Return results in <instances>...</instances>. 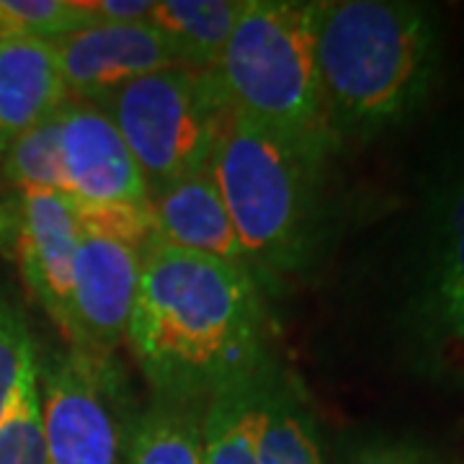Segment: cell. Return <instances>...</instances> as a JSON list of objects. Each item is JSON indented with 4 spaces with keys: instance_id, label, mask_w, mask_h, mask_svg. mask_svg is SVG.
Returning a JSON list of instances; mask_svg holds the SVG:
<instances>
[{
    "instance_id": "23",
    "label": "cell",
    "mask_w": 464,
    "mask_h": 464,
    "mask_svg": "<svg viewBox=\"0 0 464 464\" xmlns=\"http://www.w3.org/2000/svg\"><path fill=\"white\" fill-rule=\"evenodd\" d=\"M88 24H140L150 21L155 0H81Z\"/></svg>"
},
{
    "instance_id": "8",
    "label": "cell",
    "mask_w": 464,
    "mask_h": 464,
    "mask_svg": "<svg viewBox=\"0 0 464 464\" xmlns=\"http://www.w3.org/2000/svg\"><path fill=\"white\" fill-rule=\"evenodd\" d=\"M47 464H119L121 426L111 405V366L52 348L36 362Z\"/></svg>"
},
{
    "instance_id": "4",
    "label": "cell",
    "mask_w": 464,
    "mask_h": 464,
    "mask_svg": "<svg viewBox=\"0 0 464 464\" xmlns=\"http://www.w3.org/2000/svg\"><path fill=\"white\" fill-rule=\"evenodd\" d=\"M328 166L232 114L209 163L261 289L307 274L328 237Z\"/></svg>"
},
{
    "instance_id": "15",
    "label": "cell",
    "mask_w": 464,
    "mask_h": 464,
    "mask_svg": "<svg viewBox=\"0 0 464 464\" xmlns=\"http://www.w3.org/2000/svg\"><path fill=\"white\" fill-rule=\"evenodd\" d=\"M204 408L152 398L121 429L119 464H204Z\"/></svg>"
},
{
    "instance_id": "13",
    "label": "cell",
    "mask_w": 464,
    "mask_h": 464,
    "mask_svg": "<svg viewBox=\"0 0 464 464\" xmlns=\"http://www.w3.org/2000/svg\"><path fill=\"white\" fill-rule=\"evenodd\" d=\"M150 212L160 243L209 256L250 274L248 256L209 170L155 194L150 199Z\"/></svg>"
},
{
    "instance_id": "3",
    "label": "cell",
    "mask_w": 464,
    "mask_h": 464,
    "mask_svg": "<svg viewBox=\"0 0 464 464\" xmlns=\"http://www.w3.org/2000/svg\"><path fill=\"white\" fill-rule=\"evenodd\" d=\"M315 60L335 145L398 132L426 109L444 72L439 8L413 0H315Z\"/></svg>"
},
{
    "instance_id": "7",
    "label": "cell",
    "mask_w": 464,
    "mask_h": 464,
    "mask_svg": "<svg viewBox=\"0 0 464 464\" xmlns=\"http://www.w3.org/2000/svg\"><path fill=\"white\" fill-rule=\"evenodd\" d=\"M81 240L78 207L60 191L0 194V256L18 268L26 292L75 348L72 266Z\"/></svg>"
},
{
    "instance_id": "20",
    "label": "cell",
    "mask_w": 464,
    "mask_h": 464,
    "mask_svg": "<svg viewBox=\"0 0 464 464\" xmlns=\"http://www.w3.org/2000/svg\"><path fill=\"white\" fill-rule=\"evenodd\" d=\"M333 464H459L447 449L392 431H351L335 447Z\"/></svg>"
},
{
    "instance_id": "5",
    "label": "cell",
    "mask_w": 464,
    "mask_h": 464,
    "mask_svg": "<svg viewBox=\"0 0 464 464\" xmlns=\"http://www.w3.org/2000/svg\"><path fill=\"white\" fill-rule=\"evenodd\" d=\"M315 0H248L212 67L232 114L331 163L333 140L313 32Z\"/></svg>"
},
{
    "instance_id": "1",
    "label": "cell",
    "mask_w": 464,
    "mask_h": 464,
    "mask_svg": "<svg viewBox=\"0 0 464 464\" xmlns=\"http://www.w3.org/2000/svg\"><path fill=\"white\" fill-rule=\"evenodd\" d=\"M155 400L207 405L274 362L264 289L246 268L155 240L127 328Z\"/></svg>"
},
{
    "instance_id": "2",
    "label": "cell",
    "mask_w": 464,
    "mask_h": 464,
    "mask_svg": "<svg viewBox=\"0 0 464 464\" xmlns=\"http://www.w3.org/2000/svg\"><path fill=\"white\" fill-rule=\"evenodd\" d=\"M377 331L405 380L464 390V116L423 158L380 258Z\"/></svg>"
},
{
    "instance_id": "19",
    "label": "cell",
    "mask_w": 464,
    "mask_h": 464,
    "mask_svg": "<svg viewBox=\"0 0 464 464\" xmlns=\"http://www.w3.org/2000/svg\"><path fill=\"white\" fill-rule=\"evenodd\" d=\"M39 351L16 299L0 292V426L36 380Z\"/></svg>"
},
{
    "instance_id": "18",
    "label": "cell",
    "mask_w": 464,
    "mask_h": 464,
    "mask_svg": "<svg viewBox=\"0 0 464 464\" xmlns=\"http://www.w3.org/2000/svg\"><path fill=\"white\" fill-rule=\"evenodd\" d=\"M248 382L207 402L204 464H258L248 431Z\"/></svg>"
},
{
    "instance_id": "21",
    "label": "cell",
    "mask_w": 464,
    "mask_h": 464,
    "mask_svg": "<svg viewBox=\"0 0 464 464\" xmlns=\"http://www.w3.org/2000/svg\"><path fill=\"white\" fill-rule=\"evenodd\" d=\"M85 24L81 0H0V39L57 42Z\"/></svg>"
},
{
    "instance_id": "16",
    "label": "cell",
    "mask_w": 464,
    "mask_h": 464,
    "mask_svg": "<svg viewBox=\"0 0 464 464\" xmlns=\"http://www.w3.org/2000/svg\"><path fill=\"white\" fill-rule=\"evenodd\" d=\"M248 0H155L150 24L163 34L179 65L212 70Z\"/></svg>"
},
{
    "instance_id": "10",
    "label": "cell",
    "mask_w": 464,
    "mask_h": 464,
    "mask_svg": "<svg viewBox=\"0 0 464 464\" xmlns=\"http://www.w3.org/2000/svg\"><path fill=\"white\" fill-rule=\"evenodd\" d=\"M52 44L70 101L99 103L137 78L181 67L163 34L150 21L85 24Z\"/></svg>"
},
{
    "instance_id": "11",
    "label": "cell",
    "mask_w": 464,
    "mask_h": 464,
    "mask_svg": "<svg viewBox=\"0 0 464 464\" xmlns=\"http://www.w3.org/2000/svg\"><path fill=\"white\" fill-rule=\"evenodd\" d=\"M63 194L75 207L150 204L142 173L106 109L67 101L60 127Z\"/></svg>"
},
{
    "instance_id": "12",
    "label": "cell",
    "mask_w": 464,
    "mask_h": 464,
    "mask_svg": "<svg viewBox=\"0 0 464 464\" xmlns=\"http://www.w3.org/2000/svg\"><path fill=\"white\" fill-rule=\"evenodd\" d=\"M248 431L258 464H331L310 402L276 362L248 382Z\"/></svg>"
},
{
    "instance_id": "6",
    "label": "cell",
    "mask_w": 464,
    "mask_h": 464,
    "mask_svg": "<svg viewBox=\"0 0 464 464\" xmlns=\"http://www.w3.org/2000/svg\"><path fill=\"white\" fill-rule=\"evenodd\" d=\"M142 173L148 199L207 173L232 109L212 70L168 67L99 101Z\"/></svg>"
},
{
    "instance_id": "14",
    "label": "cell",
    "mask_w": 464,
    "mask_h": 464,
    "mask_svg": "<svg viewBox=\"0 0 464 464\" xmlns=\"http://www.w3.org/2000/svg\"><path fill=\"white\" fill-rule=\"evenodd\" d=\"M67 101L52 42L0 39V160L21 134Z\"/></svg>"
},
{
    "instance_id": "9",
    "label": "cell",
    "mask_w": 464,
    "mask_h": 464,
    "mask_svg": "<svg viewBox=\"0 0 464 464\" xmlns=\"http://www.w3.org/2000/svg\"><path fill=\"white\" fill-rule=\"evenodd\" d=\"M150 246L81 225L72 266L75 353L93 364L111 366L116 348L127 341L134 297Z\"/></svg>"
},
{
    "instance_id": "17",
    "label": "cell",
    "mask_w": 464,
    "mask_h": 464,
    "mask_svg": "<svg viewBox=\"0 0 464 464\" xmlns=\"http://www.w3.org/2000/svg\"><path fill=\"white\" fill-rule=\"evenodd\" d=\"M65 106V103H63ZM63 106L34 124L5 150L0 160V183L5 191H60L63 194V160H60V127Z\"/></svg>"
},
{
    "instance_id": "22",
    "label": "cell",
    "mask_w": 464,
    "mask_h": 464,
    "mask_svg": "<svg viewBox=\"0 0 464 464\" xmlns=\"http://www.w3.org/2000/svg\"><path fill=\"white\" fill-rule=\"evenodd\" d=\"M0 464H47L39 380L24 390L11 415L0 426Z\"/></svg>"
}]
</instances>
